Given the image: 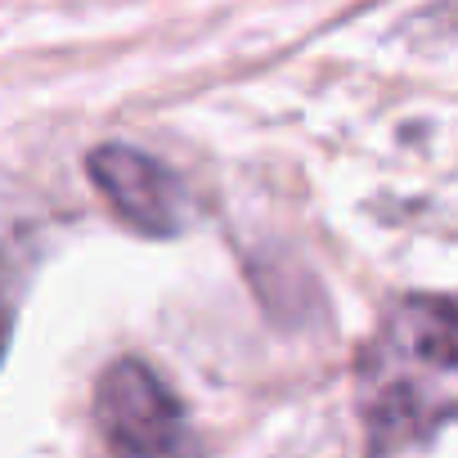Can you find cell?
Here are the masks:
<instances>
[{"label":"cell","mask_w":458,"mask_h":458,"mask_svg":"<svg viewBox=\"0 0 458 458\" xmlns=\"http://www.w3.org/2000/svg\"><path fill=\"white\" fill-rule=\"evenodd\" d=\"M355 413L373 454L458 422V297H400L355 355Z\"/></svg>","instance_id":"1"},{"label":"cell","mask_w":458,"mask_h":458,"mask_svg":"<svg viewBox=\"0 0 458 458\" xmlns=\"http://www.w3.org/2000/svg\"><path fill=\"white\" fill-rule=\"evenodd\" d=\"M95 422L117 454H180L189 422L180 395L135 355L113 360L95 386Z\"/></svg>","instance_id":"2"},{"label":"cell","mask_w":458,"mask_h":458,"mask_svg":"<svg viewBox=\"0 0 458 458\" xmlns=\"http://www.w3.org/2000/svg\"><path fill=\"white\" fill-rule=\"evenodd\" d=\"M95 193L113 207V216L144 239H175L184 229V189L166 162L135 144H99L86 157Z\"/></svg>","instance_id":"3"}]
</instances>
